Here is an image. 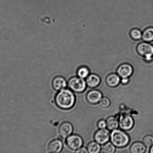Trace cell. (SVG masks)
<instances>
[{"label": "cell", "mask_w": 153, "mask_h": 153, "mask_svg": "<svg viewBox=\"0 0 153 153\" xmlns=\"http://www.w3.org/2000/svg\"><path fill=\"white\" fill-rule=\"evenodd\" d=\"M138 54L143 57L145 61L151 62L153 59V45L149 42H143L139 43L136 48Z\"/></svg>", "instance_id": "3957f363"}, {"label": "cell", "mask_w": 153, "mask_h": 153, "mask_svg": "<svg viewBox=\"0 0 153 153\" xmlns=\"http://www.w3.org/2000/svg\"><path fill=\"white\" fill-rule=\"evenodd\" d=\"M119 127L121 130L128 131L131 129L134 126V119L131 115L123 114L120 117Z\"/></svg>", "instance_id": "52a82bcc"}, {"label": "cell", "mask_w": 153, "mask_h": 153, "mask_svg": "<svg viewBox=\"0 0 153 153\" xmlns=\"http://www.w3.org/2000/svg\"><path fill=\"white\" fill-rule=\"evenodd\" d=\"M66 143L70 149L77 150L82 147L83 144V140L82 137L78 135H72L67 138Z\"/></svg>", "instance_id": "5b68a950"}, {"label": "cell", "mask_w": 153, "mask_h": 153, "mask_svg": "<svg viewBox=\"0 0 153 153\" xmlns=\"http://www.w3.org/2000/svg\"><path fill=\"white\" fill-rule=\"evenodd\" d=\"M106 122L107 128L110 131L117 129L119 127V120L115 117H109L106 120Z\"/></svg>", "instance_id": "2e32d148"}, {"label": "cell", "mask_w": 153, "mask_h": 153, "mask_svg": "<svg viewBox=\"0 0 153 153\" xmlns=\"http://www.w3.org/2000/svg\"><path fill=\"white\" fill-rule=\"evenodd\" d=\"M102 98L103 95L102 93L96 90L89 91L86 96L87 101L92 104H96L99 103Z\"/></svg>", "instance_id": "30bf717a"}, {"label": "cell", "mask_w": 153, "mask_h": 153, "mask_svg": "<svg viewBox=\"0 0 153 153\" xmlns=\"http://www.w3.org/2000/svg\"><path fill=\"white\" fill-rule=\"evenodd\" d=\"M150 150V152L151 153H153V145L151 148Z\"/></svg>", "instance_id": "4316f807"}, {"label": "cell", "mask_w": 153, "mask_h": 153, "mask_svg": "<svg viewBox=\"0 0 153 153\" xmlns=\"http://www.w3.org/2000/svg\"><path fill=\"white\" fill-rule=\"evenodd\" d=\"M87 85L90 88H95L100 85L101 79L100 76L94 74H90L86 78Z\"/></svg>", "instance_id": "5bb4252c"}, {"label": "cell", "mask_w": 153, "mask_h": 153, "mask_svg": "<svg viewBox=\"0 0 153 153\" xmlns=\"http://www.w3.org/2000/svg\"><path fill=\"white\" fill-rule=\"evenodd\" d=\"M73 131V127L70 123L65 122L61 124L58 130L60 136L63 139H66L71 135Z\"/></svg>", "instance_id": "9c48e42d"}, {"label": "cell", "mask_w": 153, "mask_h": 153, "mask_svg": "<svg viewBox=\"0 0 153 153\" xmlns=\"http://www.w3.org/2000/svg\"><path fill=\"white\" fill-rule=\"evenodd\" d=\"M63 145L62 142L59 139H55L52 141L48 146V152L49 153H59L62 150Z\"/></svg>", "instance_id": "7c38bea8"}, {"label": "cell", "mask_w": 153, "mask_h": 153, "mask_svg": "<svg viewBox=\"0 0 153 153\" xmlns=\"http://www.w3.org/2000/svg\"><path fill=\"white\" fill-rule=\"evenodd\" d=\"M121 77L117 74L112 73L108 75L106 78V83L110 88H115L121 82Z\"/></svg>", "instance_id": "4fadbf2b"}, {"label": "cell", "mask_w": 153, "mask_h": 153, "mask_svg": "<svg viewBox=\"0 0 153 153\" xmlns=\"http://www.w3.org/2000/svg\"><path fill=\"white\" fill-rule=\"evenodd\" d=\"M146 147L143 143L136 142L131 145L130 152L132 153H143L146 151Z\"/></svg>", "instance_id": "9a60e30c"}, {"label": "cell", "mask_w": 153, "mask_h": 153, "mask_svg": "<svg viewBox=\"0 0 153 153\" xmlns=\"http://www.w3.org/2000/svg\"><path fill=\"white\" fill-rule=\"evenodd\" d=\"M143 143L146 148H151L153 145V136L148 135L144 138Z\"/></svg>", "instance_id": "7402d4cb"}, {"label": "cell", "mask_w": 153, "mask_h": 153, "mask_svg": "<svg viewBox=\"0 0 153 153\" xmlns=\"http://www.w3.org/2000/svg\"><path fill=\"white\" fill-rule=\"evenodd\" d=\"M129 78H122L121 79V82L123 85H127L129 82Z\"/></svg>", "instance_id": "484cf974"}, {"label": "cell", "mask_w": 153, "mask_h": 153, "mask_svg": "<svg viewBox=\"0 0 153 153\" xmlns=\"http://www.w3.org/2000/svg\"><path fill=\"white\" fill-rule=\"evenodd\" d=\"M130 34L133 40H139L142 39V32L138 28H134L132 29L130 31Z\"/></svg>", "instance_id": "44dd1931"}, {"label": "cell", "mask_w": 153, "mask_h": 153, "mask_svg": "<svg viewBox=\"0 0 153 153\" xmlns=\"http://www.w3.org/2000/svg\"><path fill=\"white\" fill-rule=\"evenodd\" d=\"M116 150V147L111 142H108L103 145L101 151L104 153H113Z\"/></svg>", "instance_id": "ffe728a7"}, {"label": "cell", "mask_w": 153, "mask_h": 153, "mask_svg": "<svg viewBox=\"0 0 153 153\" xmlns=\"http://www.w3.org/2000/svg\"><path fill=\"white\" fill-rule=\"evenodd\" d=\"M68 85L71 91L78 93L84 92L87 86L86 82L84 79L78 76L70 78L68 81Z\"/></svg>", "instance_id": "277c9868"}, {"label": "cell", "mask_w": 153, "mask_h": 153, "mask_svg": "<svg viewBox=\"0 0 153 153\" xmlns=\"http://www.w3.org/2000/svg\"><path fill=\"white\" fill-rule=\"evenodd\" d=\"M55 100L57 106L60 108L68 110L74 106L76 98L72 91L64 88L56 94Z\"/></svg>", "instance_id": "6da1fadb"}, {"label": "cell", "mask_w": 153, "mask_h": 153, "mask_svg": "<svg viewBox=\"0 0 153 153\" xmlns=\"http://www.w3.org/2000/svg\"><path fill=\"white\" fill-rule=\"evenodd\" d=\"M52 85L54 89L57 91H60L64 89L67 86V82L63 77L60 76H56L52 81Z\"/></svg>", "instance_id": "8fae6325"}, {"label": "cell", "mask_w": 153, "mask_h": 153, "mask_svg": "<svg viewBox=\"0 0 153 153\" xmlns=\"http://www.w3.org/2000/svg\"><path fill=\"white\" fill-rule=\"evenodd\" d=\"M97 126L99 129L106 128L107 127L106 121L103 120H100L97 123Z\"/></svg>", "instance_id": "cb8c5ba5"}, {"label": "cell", "mask_w": 153, "mask_h": 153, "mask_svg": "<svg viewBox=\"0 0 153 153\" xmlns=\"http://www.w3.org/2000/svg\"><path fill=\"white\" fill-rule=\"evenodd\" d=\"M77 74L78 77L84 79L89 76L90 74V70L86 67H81L78 70Z\"/></svg>", "instance_id": "d6986e66"}, {"label": "cell", "mask_w": 153, "mask_h": 153, "mask_svg": "<svg viewBox=\"0 0 153 153\" xmlns=\"http://www.w3.org/2000/svg\"><path fill=\"white\" fill-rule=\"evenodd\" d=\"M99 105L100 106L104 108L109 107L110 105V100L107 97H103L101 101L100 102Z\"/></svg>", "instance_id": "603a6c76"}, {"label": "cell", "mask_w": 153, "mask_h": 153, "mask_svg": "<svg viewBox=\"0 0 153 153\" xmlns=\"http://www.w3.org/2000/svg\"><path fill=\"white\" fill-rule=\"evenodd\" d=\"M111 142L118 148L125 147L130 143V138L128 134L123 130L120 129L115 130L110 133Z\"/></svg>", "instance_id": "7a4b0ae2"}, {"label": "cell", "mask_w": 153, "mask_h": 153, "mask_svg": "<svg viewBox=\"0 0 153 153\" xmlns=\"http://www.w3.org/2000/svg\"><path fill=\"white\" fill-rule=\"evenodd\" d=\"M134 70L131 65L128 63H123L118 67L116 73L122 78H129L133 73Z\"/></svg>", "instance_id": "ba28073f"}, {"label": "cell", "mask_w": 153, "mask_h": 153, "mask_svg": "<svg viewBox=\"0 0 153 153\" xmlns=\"http://www.w3.org/2000/svg\"><path fill=\"white\" fill-rule=\"evenodd\" d=\"M142 39L144 42H151L153 41V27L146 28L142 32Z\"/></svg>", "instance_id": "e0dca14e"}, {"label": "cell", "mask_w": 153, "mask_h": 153, "mask_svg": "<svg viewBox=\"0 0 153 153\" xmlns=\"http://www.w3.org/2000/svg\"><path fill=\"white\" fill-rule=\"evenodd\" d=\"M110 133L108 129H99L94 134V140L100 145H104L110 140Z\"/></svg>", "instance_id": "8992f818"}, {"label": "cell", "mask_w": 153, "mask_h": 153, "mask_svg": "<svg viewBox=\"0 0 153 153\" xmlns=\"http://www.w3.org/2000/svg\"><path fill=\"white\" fill-rule=\"evenodd\" d=\"M76 152L78 153H88V151L87 148L81 147L76 150Z\"/></svg>", "instance_id": "d4e9b609"}, {"label": "cell", "mask_w": 153, "mask_h": 153, "mask_svg": "<svg viewBox=\"0 0 153 153\" xmlns=\"http://www.w3.org/2000/svg\"><path fill=\"white\" fill-rule=\"evenodd\" d=\"M87 149L88 153H99L100 152L102 148L100 145L96 141L90 142L88 145Z\"/></svg>", "instance_id": "ac0fdd59"}]
</instances>
